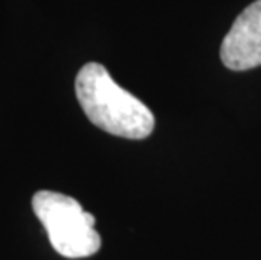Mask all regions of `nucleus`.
Instances as JSON below:
<instances>
[{"mask_svg":"<svg viewBox=\"0 0 261 260\" xmlns=\"http://www.w3.org/2000/svg\"><path fill=\"white\" fill-rule=\"evenodd\" d=\"M74 88L83 112L101 130L132 140L147 139L153 132L152 110L116 85L105 66L85 64L76 76Z\"/></svg>","mask_w":261,"mask_h":260,"instance_id":"f257e3e1","label":"nucleus"},{"mask_svg":"<svg viewBox=\"0 0 261 260\" xmlns=\"http://www.w3.org/2000/svg\"><path fill=\"white\" fill-rule=\"evenodd\" d=\"M32 209L59 255L85 258L101 248V237L94 228L96 220L74 198L42 190L32 198Z\"/></svg>","mask_w":261,"mask_h":260,"instance_id":"f03ea898","label":"nucleus"},{"mask_svg":"<svg viewBox=\"0 0 261 260\" xmlns=\"http://www.w3.org/2000/svg\"><path fill=\"white\" fill-rule=\"evenodd\" d=\"M221 59L232 71L261 66V0L238 15L221 44Z\"/></svg>","mask_w":261,"mask_h":260,"instance_id":"7ed1b4c3","label":"nucleus"}]
</instances>
